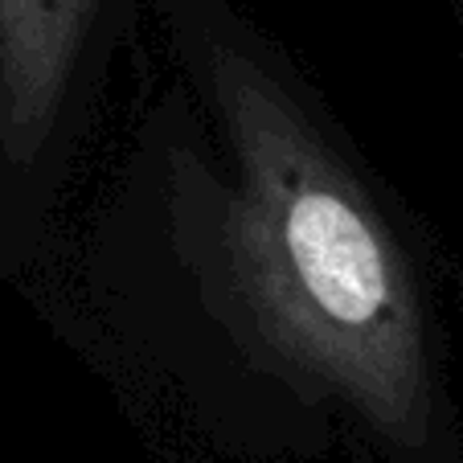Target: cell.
<instances>
[{"instance_id": "cell-1", "label": "cell", "mask_w": 463, "mask_h": 463, "mask_svg": "<svg viewBox=\"0 0 463 463\" xmlns=\"http://www.w3.org/2000/svg\"><path fill=\"white\" fill-rule=\"evenodd\" d=\"M152 42L71 238L82 353L222 463H463L435 242L296 58L230 0Z\"/></svg>"}, {"instance_id": "cell-2", "label": "cell", "mask_w": 463, "mask_h": 463, "mask_svg": "<svg viewBox=\"0 0 463 463\" xmlns=\"http://www.w3.org/2000/svg\"><path fill=\"white\" fill-rule=\"evenodd\" d=\"M148 0H0V246L50 262L58 210L87 160Z\"/></svg>"}]
</instances>
